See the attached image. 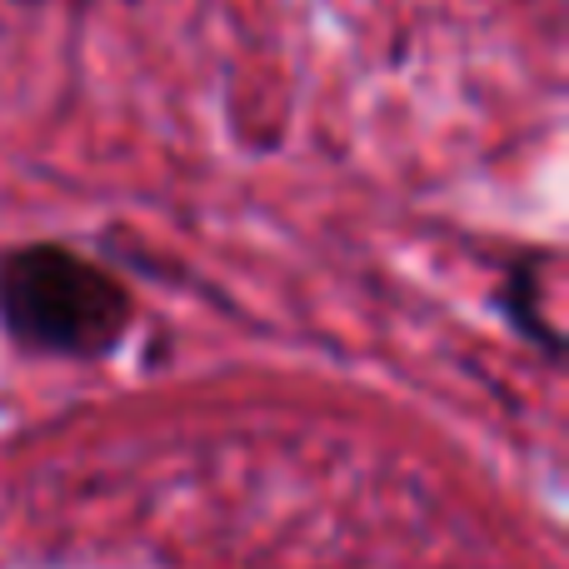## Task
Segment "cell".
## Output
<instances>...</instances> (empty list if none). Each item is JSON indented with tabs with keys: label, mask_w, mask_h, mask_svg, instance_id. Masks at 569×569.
<instances>
[{
	"label": "cell",
	"mask_w": 569,
	"mask_h": 569,
	"mask_svg": "<svg viewBox=\"0 0 569 569\" xmlns=\"http://www.w3.org/2000/svg\"><path fill=\"white\" fill-rule=\"evenodd\" d=\"M0 320L46 355H106L130 325V300L100 266L60 246H26L0 260Z\"/></svg>",
	"instance_id": "obj_1"
}]
</instances>
